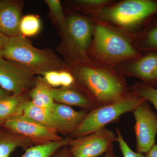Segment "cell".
<instances>
[{
  "instance_id": "cell-7",
  "label": "cell",
  "mask_w": 157,
  "mask_h": 157,
  "mask_svg": "<svg viewBox=\"0 0 157 157\" xmlns=\"http://www.w3.org/2000/svg\"><path fill=\"white\" fill-rule=\"evenodd\" d=\"M117 135L106 127L90 135L73 138L70 143L73 157H98L113 147Z\"/></svg>"
},
{
  "instance_id": "cell-3",
  "label": "cell",
  "mask_w": 157,
  "mask_h": 157,
  "mask_svg": "<svg viewBox=\"0 0 157 157\" xmlns=\"http://www.w3.org/2000/svg\"><path fill=\"white\" fill-rule=\"evenodd\" d=\"M157 14V0H121L101 10L92 19L108 23L132 38Z\"/></svg>"
},
{
  "instance_id": "cell-8",
  "label": "cell",
  "mask_w": 157,
  "mask_h": 157,
  "mask_svg": "<svg viewBox=\"0 0 157 157\" xmlns=\"http://www.w3.org/2000/svg\"><path fill=\"white\" fill-rule=\"evenodd\" d=\"M149 102L146 100L132 112L135 121L136 152L141 154L146 153L155 143L157 135V114Z\"/></svg>"
},
{
  "instance_id": "cell-11",
  "label": "cell",
  "mask_w": 157,
  "mask_h": 157,
  "mask_svg": "<svg viewBox=\"0 0 157 157\" xmlns=\"http://www.w3.org/2000/svg\"><path fill=\"white\" fill-rule=\"evenodd\" d=\"M34 74L21 66L0 57V87L16 95L33 87Z\"/></svg>"
},
{
  "instance_id": "cell-25",
  "label": "cell",
  "mask_w": 157,
  "mask_h": 157,
  "mask_svg": "<svg viewBox=\"0 0 157 157\" xmlns=\"http://www.w3.org/2000/svg\"><path fill=\"white\" fill-rule=\"evenodd\" d=\"M117 138L116 141L118 144L119 147L123 157H145L143 154L133 151L124 139L119 129H115Z\"/></svg>"
},
{
  "instance_id": "cell-23",
  "label": "cell",
  "mask_w": 157,
  "mask_h": 157,
  "mask_svg": "<svg viewBox=\"0 0 157 157\" xmlns=\"http://www.w3.org/2000/svg\"><path fill=\"white\" fill-rule=\"evenodd\" d=\"M129 89L145 98L153 105L157 110V89L149 86L141 81H136Z\"/></svg>"
},
{
  "instance_id": "cell-34",
  "label": "cell",
  "mask_w": 157,
  "mask_h": 157,
  "mask_svg": "<svg viewBox=\"0 0 157 157\" xmlns=\"http://www.w3.org/2000/svg\"><path fill=\"white\" fill-rule=\"evenodd\" d=\"M155 17V18H157V14H156V15Z\"/></svg>"
},
{
  "instance_id": "cell-20",
  "label": "cell",
  "mask_w": 157,
  "mask_h": 157,
  "mask_svg": "<svg viewBox=\"0 0 157 157\" xmlns=\"http://www.w3.org/2000/svg\"><path fill=\"white\" fill-rule=\"evenodd\" d=\"M22 114L43 125L56 130L53 113L50 109L38 107L31 101H27L25 104Z\"/></svg>"
},
{
  "instance_id": "cell-12",
  "label": "cell",
  "mask_w": 157,
  "mask_h": 157,
  "mask_svg": "<svg viewBox=\"0 0 157 157\" xmlns=\"http://www.w3.org/2000/svg\"><path fill=\"white\" fill-rule=\"evenodd\" d=\"M89 111H76L64 104L55 103L52 113L58 132L72 134L81 124Z\"/></svg>"
},
{
  "instance_id": "cell-30",
  "label": "cell",
  "mask_w": 157,
  "mask_h": 157,
  "mask_svg": "<svg viewBox=\"0 0 157 157\" xmlns=\"http://www.w3.org/2000/svg\"><path fill=\"white\" fill-rule=\"evenodd\" d=\"M56 157H73V156L71 155L70 150L69 149L61 152L59 154L57 155Z\"/></svg>"
},
{
  "instance_id": "cell-4",
  "label": "cell",
  "mask_w": 157,
  "mask_h": 157,
  "mask_svg": "<svg viewBox=\"0 0 157 157\" xmlns=\"http://www.w3.org/2000/svg\"><path fill=\"white\" fill-rule=\"evenodd\" d=\"M3 57L30 71L34 75L59 70L66 64L54 54L34 47L20 35L8 37L2 48Z\"/></svg>"
},
{
  "instance_id": "cell-1",
  "label": "cell",
  "mask_w": 157,
  "mask_h": 157,
  "mask_svg": "<svg viewBox=\"0 0 157 157\" xmlns=\"http://www.w3.org/2000/svg\"><path fill=\"white\" fill-rule=\"evenodd\" d=\"M68 68L75 77V86L87 96L96 108L117 102L130 93L125 78L113 67L90 59Z\"/></svg>"
},
{
  "instance_id": "cell-2",
  "label": "cell",
  "mask_w": 157,
  "mask_h": 157,
  "mask_svg": "<svg viewBox=\"0 0 157 157\" xmlns=\"http://www.w3.org/2000/svg\"><path fill=\"white\" fill-rule=\"evenodd\" d=\"M92 19L94 33L88 51L90 59L115 68L141 55L128 34L108 23Z\"/></svg>"
},
{
  "instance_id": "cell-15",
  "label": "cell",
  "mask_w": 157,
  "mask_h": 157,
  "mask_svg": "<svg viewBox=\"0 0 157 157\" xmlns=\"http://www.w3.org/2000/svg\"><path fill=\"white\" fill-rule=\"evenodd\" d=\"M132 40L134 47L141 54L157 52V18L155 17L142 30L132 37Z\"/></svg>"
},
{
  "instance_id": "cell-22",
  "label": "cell",
  "mask_w": 157,
  "mask_h": 157,
  "mask_svg": "<svg viewBox=\"0 0 157 157\" xmlns=\"http://www.w3.org/2000/svg\"><path fill=\"white\" fill-rule=\"evenodd\" d=\"M41 28V22L39 17L33 14L22 17L19 25L20 34L24 37H32L39 33Z\"/></svg>"
},
{
  "instance_id": "cell-9",
  "label": "cell",
  "mask_w": 157,
  "mask_h": 157,
  "mask_svg": "<svg viewBox=\"0 0 157 157\" xmlns=\"http://www.w3.org/2000/svg\"><path fill=\"white\" fill-rule=\"evenodd\" d=\"M114 69L124 77H135L149 86L157 87V51L141 54L121 63Z\"/></svg>"
},
{
  "instance_id": "cell-10",
  "label": "cell",
  "mask_w": 157,
  "mask_h": 157,
  "mask_svg": "<svg viewBox=\"0 0 157 157\" xmlns=\"http://www.w3.org/2000/svg\"><path fill=\"white\" fill-rule=\"evenodd\" d=\"M3 125L9 132L27 137L39 144L58 141L63 138L55 129L43 125L23 114L9 119Z\"/></svg>"
},
{
  "instance_id": "cell-17",
  "label": "cell",
  "mask_w": 157,
  "mask_h": 157,
  "mask_svg": "<svg viewBox=\"0 0 157 157\" xmlns=\"http://www.w3.org/2000/svg\"><path fill=\"white\" fill-rule=\"evenodd\" d=\"M27 101L22 95H6L0 97V125L11 118L22 114Z\"/></svg>"
},
{
  "instance_id": "cell-32",
  "label": "cell",
  "mask_w": 157,
  "mask_h": 157,
  "mask_svg": "<svg viewBox=\"0 0 157 157\" xmlns=\"http://www.w3.org/2000/svg\"><path fill=\"white\" fill-rule=\"evenodd\" d=\"M6 95H7L6 91L4 90L2 88L0 87V97Z\"/></svg>"
},
{
  "instance_id": "cell-26",
  "label": "cell",
  "mask_w": 157,
  "mask_h": 157,
  "mask_svg": "<svg viewBox=\"0 0 157 157\" xmlns=\"http://www.w3.org/2000/svg\"><path fill=\"white\" fill-rule=\"evenodd\" d=\"M43 78L45 82L50 87L56 88L61 86L59 70H52L47 71L42 74Z\"/></svg>"
},
{
  "instance_id": "cell-27",
  "label": "cell",
  "mask_w": 157,
  "mask_h": 157,
  "mask_svg": "<svg viewBox=\"0 0 157 157\" xmlns=\"http://www.w3.org/2000/svg\"><path fill=\"white\" fill-rule=\"evenodd\" d=\"M60 79L61 87L75 86V78L70 70H59Z\"/></svg>"
},
{
  "instance_id": "cell-14",
  "label": "cell",
  "mask_w": 157,
  "mask_h": 157,
  "mask_svg": "<svg viewBox=\"0 0 157 157\" xmlns=\"http://www.w3.org/2000/svg\"><path fill=\"white\" fill-rule=\"evenodd\" d=\"M51 93L54 101L59 104L81 107L89 111L96 108L87 96L76 86L59 88L52 87Z\"/></svg>"
},
{
  "instance_id": "cell-28",
  "label": "cell",
  "mask_w": 157,
  "mask_h": 157,
  "mask_svg": "<svg viewBox=\"0 0 157 157\" xmlns=\"http://www.w3.org/2000/svg\"><path fill=\"white\" fill-rule=\"evenodd\" d=\"M145 154V157H157V144H156L155 143Z\"/></svg>"
},
{
  "instance_id": "cell-19",
  "label": "cell",
  "mask_w": 157,
  "mask_h": 157,
  "mask_svg": "<svg viewBox=\"0 0 157 157\" xmlns=\"http://www.w3.org/2000/svg\"><path fill=\"white\" fill-rule=\"evenodd\" d=\"M73 138L67 137L53 142L39 144L25 149L21 157H50L63 147L70 145Z\"/></svg>"
},
{
  "instance_id": "cell-5",
  "label": "cell",
  "mask_w": 157,
  "mask_h": 157,
  "mask_svg": "<svg viewBox=\"0 0 157 157\" xmlns=\"http://www.w3.org/2000/svg\"><path fill=\"white\" fill-rule=\"evenodd\" d=\"M61 29L62 48L67 66L90 60L88 51L94 33L93 19L73 12L66 17L65 24Z\"/></svg>"
},
{
  "instance_id": "cell-13",
  "label": "cell",
  "mask_w": 157,
  "mask_h": 157,
  "mask_svg": "<svg viewBox=\"0 0 157 157\" xmlns=\"http://www.w3.org/2000/svg\"><path fill=\"white\" fill-rule=\"evenodd\" d=\"M21 15L20 5L17 2L0 0V31L8 37L20 35Z\"/></svg>"
},
{
  "instance_id": "cell-24",
  "label": "cell",
  "mask_w": 157,
  "mask_h": 157,
  "mask_svg": "<svg viewBox=\"0 0 157 157\" xmlns=\"http://www.w3.org/2000/svg\"><path fill=\"white\" fill-rule=\"evenodd\" d=\"M49 8L50 12L57 23L61 28L66 21L63 7L59 0H46L45 1Z\"/></svg>"
},
{
  "instance_id": "cell-33",
  "label": "cell",
  "mask_w": 157,
  "mask_h": 157,
  "mask_svg": "<svg viewBox=\"0 0 157 157\" xmlns=\"http://www.w3.org/2000/svg\"><path fill=\"white\" fill-rule=\"evenodd\" d=\"M3 57L2 49L0 50V57Z\"/></svg>"
},
{
  "instance_id": "cell-16",
  "label": "cell",
  "mask_w": 157,
  "mask_h": 157,
  "mask_svg": "<svg viewBox=\"0 0 157 157\" xmlns=\"http://www.w3.org/2000/svg\"><path fill=\"white\" fill-rule=\"evenodd\" d=\"M37 144H39L27 137L6 129H0V157H10L11 153L18 147L26 149Z\"/></svg>"
},
{
  "instance_id": "cell-6",
  "label": "cell",
  "mask_w": 157,
  "mask_h": 157,
  "mask_svg": "<svg viewBox=\"0 0 157 157\" xmlns=\"http://www.w3.org/2000/svg\"><path fill=\"white\" fill-rule=\"evenodd\" d=\"M146 100L130 90L123 99L89 111L81 124L71 135L73 138H76L92 134L106 127L108 124L117 121L121 116L132 112Z\"/></svg>"
},
{
  "instance_id": "cell-29",
  "label": "cell",
  "mask_w": 157,
  "mask_h": 157,
  "mask_svg": "<svg viewBox=\"0 0 157 157\" xmlns=\"http://www.w3.org/2000/svg\"><path fill=\"white\" fill-rule=\"evenodd\" d=\"M8 37L0 31V50L2 49L8 39Z\"/></svg>"
},
{
  "instance_id": "cell-18",
  "label": "cell",
  "mask_w": 157,
  "mask_h": 157,
  "mask_svg": "<svg viewBox=\"0 0 157 157\" xmlns=\"http://www.w3.org/2000/svg\"><path fill=\"white\" fill-rule=\"evenodd\" d=\"M51 88L43 77L39 76L35 79V84L30 92L31 102L36 106L52 111L55 102L52 94Z\"/></svg>"
},
{
  "instance_id": "cell-31",
  "label": "cell",
  "mask_w": 157,
  "mask_h": 157,
  "mask_svg": "<svg viewBox=\"0 0 157 157\" xmlns=\"http://www.w3.org/2000/svg\"><path fill=\"white\" fill-rule=\"evenodd\" d=\"M103 157H117L113 151V147L107 151Z\"/></svg>"
},
{
  "instance_id": "cell-21",
  "label": "cell",
  "mask_w": 157,
  "mask_h": 157,
  "mask_svg": "<svg viewBox=\"0 0 157 157\" xmlns=\"http://www.w3.org/2000/svg\"><path fill=\"white\" fill-rule=\"evenodd\" d=\"M116 0H77L73 1V8L76 11H81L86 17L92 18L101 10L111 6Z\"/></svg>"
}]
</instances>
